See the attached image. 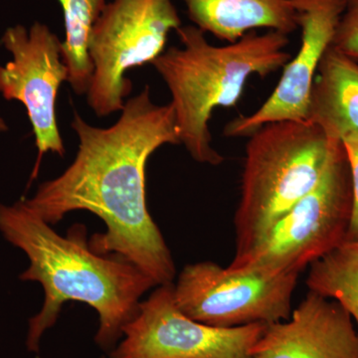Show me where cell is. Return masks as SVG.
<instances>
[{
  "instance_id": "obj_1",
  "label": "cell",
  "mask_w": 358,
  "mask_h": 358,
  "mask_svg": "<svg viewBox=\"0 0 358 358\" xmlns=\"http://www.w3.org/2000/svg\"><path fill=\"white\" fill-rule=\"evenodd\" d=\"M121 112L109 128L91 126L75 112L71 127L79 148L74 162L23 201L52 226L70 212L95 214L107 231L89 240L93 251L133 264L157 286L173 284L176 265L148 210L145 190L148 159L162 145H180L173 108L152 102L145 86Z\"/></svg>"
},
{
  "instance_id": "obj_2",
  "label": "cell",
  "mask_w": 358,
  "mask_h": 358,
  "mask_svg": "<svg viewBox=\"0 0 358 358\" xmlns=\"http://www.w3.org/2000/svg\"><path fill=\"white\" fill-rule=\"evenodd\" d=\"M0 234L28 258L21 281L39 282L44 289L41 310L28 320V352H39L44 334L69 301L87 303L98 313L96 343L112 352L138 313L143 294L157 287L133 264L93 251L84 225L76 224L61 236L23 199L13 204L0 202Z\"/></svg>"
},
{
  "instance_id": "obj_3",
  "label": "cell",
  "mask_w": 358,
  "mask_h": 358,
  "mask_svg": "<svg viewBox=\"0 0 358 358\" xmlns=\"http://www.w3.org/2000/svg\"><path fill=\"white\" fill-rule=\"evenodd\" d=\"M176 32L181 46L166 49L152 65L171 92L181 145L195 162L217 166L224 157L212 147V114L234 107L252 76L266 78L285 67L292 59L288 35L252 31L216 46L196 26Z\"/></svg>"
},
{
  "instance_id": "obj_4",
  "label": "cell",
  "mask_w": 358,
  "mask_h": 358,
  "mask_svg": "<svg viewBox=\"0 0 358 358\" xmlns=\"http://www.w3.org/2000/svg\"><path fill=\"white\" fill-rule=\"evenodd\" d=\"M336 141L308 120L270 122L249 136L235 212V254L251 248L312 192Z\"/></svg>"
},
{
  "instance_id": "obj_5",
  "label": "cell",
  "mask_w": 358,
  "mask_h": 358,
  "mask_svg": "<svg viewBox=\"0 0 358 358\" xmlns=\"http://www.w3.org/2000/svg\"><path fill=\"white\" fill-rule=\"evenodd\" d=\"M352 209L350 164L343 143L336 141L317 186L251 248L235 254L227 267L266 275H300L345 241Z\"/></svg>"
},
{
  "instance_id": "obj_6",
  "label": "cell",
  "mask_w": 358,
  "mask_h": 358,
  "mask_svg": "<svg viewBox=\"0 0 358 358\" xmlns=\"http://www.w3.org/2000/svg\"><path fill=\"white\" fill-rule=\"evenodd\" d=\"M182 26L173 0H110L89 41L93 77L88 105L98 117L121 112L131 91L133 68L152 64L166 50L169 33Z\"/></svg>"
},
{
  "instance_id": "obj_7",
  "label": "cell",
  "mask_w": 358,
  "mask_h": 358,
  "mask_svg": "<svg viewBox=\"0 0 358 358\" xmlns=\"http://www.w3.org/2000/svg\"><path fill=\"white\" fill-rule=\"evenodd\" d=\"M299 274L266 275L204 261L185 266L173 284L179 310L216 327L270 324L288 320Z\"/></svg>"
},
{
  "instance_id": "obj_8",
  "label": "cell",
  "mask_w": 358,
  "mask_h": 358,
  "mask_svg": "<svg viewBox=\"0 0 358 358\" xmlns=\"http://www.w3.org/2000/svg\"><path fill=\"white\" fill-rule=\"evenodd\" d=\"M266 324L207 326L179 310L173 284L162 285L124 329L110 358H252Z\"/></svg>"
},
{
  "instance_id": "obj_9",
  "label": "cell",
  "mask_w": 358,
  "mask_h": 358,
  "mask_svg": "<svg viewBox=\"0 0 358 358\" xmlns=\"http://www.w3.org/2000/svg\"><path fill=\"white\" fill-rule=\"evenodd\" d=\"M2 44L13 59L0 65V94L24 106L38 150L33 178L47 152L64 157L66 148L57 122L58 91L69 71L62 58V41L44 23L7 28Z\"/></svg>"
},
{
  "instance_id": "obj_10",
  "label": "cell",
  "mask_w": 358,
  "mask_h": 358,
  "mask_svg": "<svg viewBox=\"0 0 358 358\" xmlns=\"http://www.w3.org/2000/svg\"><path fill=\"white\" fill-rule=\"evenodd\" d=\"M298 14L301 44L282 68L279 83L255 112L226 124L224 134L249 138L270 122L308 120L310 91L320 62L333 46L345 0H291Z\"/></svg>"
},
{
  "instance_id": "obj_11",
  "label": "cell",
  "mask_w": 358,
  "mask_h": 358,
  "mask_svg": "<svg viewBox=\"0 0 358 358\" xmlns=\"http://www.w3.org/2000/svg\"><path fill=\"white\" fill-rule=\"evenodd\" d=\"M252 358H358V327L338 301L308 292L288 320L266 324Z\"/></svg>"
},
{
  "instance_id": "obj_12",
  "label": "cell",
  "mask_w": 358,
  "mask_h": 358,
  "mask_svg": "<svg viewBox=\"0 0 358 358\" xmlns=\"http://www.w3.org/2000/svg\"><path fill=\"white\" fill-rule=\"evenodd\" d=\"M308 120L334 141H358V61L331 46L310 91Z\"/></svg>"
},
{
  "instance_id": "obj_13",
  "label": "cell",
  "mask_w": 358,
  "mask_h": 358,
  "mask_svg": "<svg viewBox=\"0 0 358 358\" xmlns=\"http://www.w3.org/2000/svg\"><path fill=\"white\" fill-rule=\"evenodd\" d=\"M193 25L233 43L258 29L289 35L299 29L291 0H183Z\"/></svg>"
},
{
  "instance_id": "obj_14",
  "label": "cell",
  "mask_w": 358,
  "mask_h": 358,
  "mask_svg": "<svg viewBox=\"0 0 358 358\" xmlns=\"http://www.w3.org/2000/svg\"><path fill=\"white\" fill-rule=\"evenodd\" d=\"M64 18L62 58L69 71L68 83L77 95H86L93 77L89 55L92 29L105 7L106 0H58Z\"/></svg>"
},
{
  "instance_id": "obj_15",
  "label": "cell",
  "mask_w": 358,
  "mask_h": 358,
  "mask_svg": "<svg viewBox=\"0 0 358 358\" xmlns=\"http://www.w3.org/2000/svg\"><path fill=\"white\" fill-rule=\"evenodd\" d=\"M308 268V289L341 303L358 327V240H345Z\"/></svg>"
},
{
  "instance_id": "obj_16",
  "label": "cell",
  "mask_w": 358,
  "mask_h": 358,
  "mask_svg": "<svg viewBox=\"0 0 358 358\" xmlns=\"http://www.w3.org/2000/svg\"><path fill=\"white\" fill-rule=\"evenodd\" d=\"M333 46L358 61V0H345Z\"/></svg>"
},
{
  "instance_id": "obj_17",
  "label": "cell",
  "mask_w": 358,
  "mask_h": 358,
  "mask_svg": "<svg viewBox=\"0 0 358 358\" xmlns=\"http://www.w3.org/2000/svg\"><path fill=\"white\" fill-rule=\"evenodd\" d=\"M343 143L350 164L352 188V217L346 240H358V141Z\"/></svg>"
},
{
  "instance_id": "obj_18",
  "label": "cell",
  "mask_w": 358,
  "mask_h": 358,
  "mask_svg": "<svg viewBox=\"0 0 358 358\" xmlns=\"http://www.w3.org/2000/svg\"><path fill=\"white\" fill-rule=\"evenodd\" d=\"M7 129H8V127H7L6 122H4L2 117H0V131H6Z\"/></svg>"
}]
</instances>
